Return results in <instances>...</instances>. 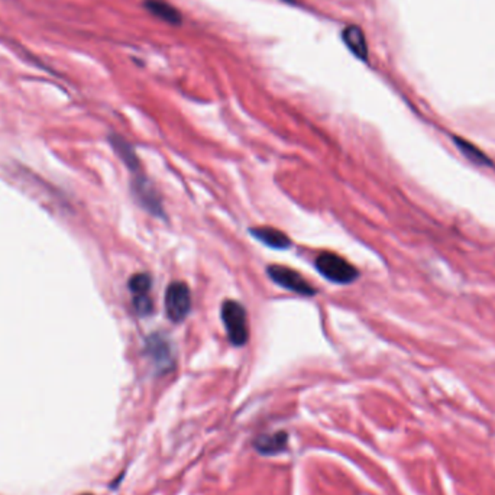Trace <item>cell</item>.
Here are the masks:
<instances>
[{
	"label": "cell",
	"mask_w": 495,
	"mask_h": 495,
	"mask_svg": "<svg viewBox=\"0 0 495 495\" xmlns=\"http://www.w3.org/2000/svg\"><path fill=\"white\" fill-rule=\"evenodd\" d=\"M191 308V296L187 284L183 281H174L165 293V313L174 323L183 322Z\"/></svg>",
	"instance_id": "3957f363"
},
{
	"label": "cell",
	"mask_w": 495,
	"mask_h": 495,
	"mask_svg": "<svg viewBox=\"0 0 495 495\" xmlns=\"http://www.w3.org/2000/svg\"><path fill=\"white\" fill-rule=\"evenodd\" d=\"M133 193H135L136 199L139 200V203L143 204L148 211H151L152 215H155V216L162 215V206H161V201L157 196V191L148 183L145 177H143V175L136 177L135 182H133Z\"/></svg>",
	"instance_id": "5b68a950"
},
{
	"label": "cell",
	"mask_w": 495,
	"mask_h": 495,
	"mask_svg": "<svg viewBox=\"0 0 495 495\" xmlns=\"http://www.w3.org/2000/svg\"><path fill=\"white\" fill-rule=\"evenodd\" d=\"M147 353L155 367L161 369H168L172 365V349L167 338L161 335H152L147 342Z\"/></svg>",
	"instance_id": "8992f818"
},
{
	"label": "cell",
	"mask_w": 495,
	"mask_h": 495,
	"mask_svg": "<svg viewBox=\"0 0 495 495\" xmlns=\"http://www.w3.org/2000/svg\"><path fill=\"white\" fill-rule=\"evenodd\" d=\"M455 144H456V147H457L459 150H461V152H462L468 160H471L472 162H475V164H478V165H489V164H491V161L488 160V157H486L484 152H481V151H479L477 147H474L472 144L467 143V140L459 139V138H455Z\"/></svg>",
	"instance_id": "7c38bea8"
},
{
	"label": "cell",
	"mask_w": 495,
	"mask_h": 495,
	"mask_svg": "<svg viewBox=\"0 0 495 495\" xmlns=\"http://www.w3.org/2000/svg\"><path fill=\"white\" fill-rule=\"evenodd\" d=\"M268 275L274 282H277L278 286L282 289H286L289 291L297 293L300 296H307L313 297L316 294V289L311 287L306 278H303L297 271L282 267V265H271L268 267Z\"/></svg>",
	"instance_id": "277c9868"
},
{
	"label": "cell",
	"mask_w": 495,
	"mask_h": 495,
	"mask_svg": "<svg viewBox=\"0 0 495 495\" xmlns=\"http://www.w3.org/2000/svg\"><path fill=\"white\" fill-rule=\"evenodd\" d=\"M289 442V436L284 432H278L272 435H265L257 439L255 447L260 453L264 455H275L286 449Z\"/></svg>",
	"instance_id": "30bf717a"
},
{
	"label": "cell",
	"mask_w": 495,
	"mask_h": 495,
	"mask_svg": "<svg viewBox=\"0 0 495 495\" xmlns=\"http://www.w3.org/2000/svg\"><path fill=\"white\" fill-rule=\"evenodd\" d=\"M151 284L152 279L148 274L140 272V274H135L130 279H129V289L133 294V297H144L148 296L150 290H151Z\"/></svg>",
	"instance_id": "4fadbf2b"
},
{
	"label": "cell",
	"mask_w": 495,
	"mask_h": 495,
	"mask_svg": "<svg viewBox=\"0 0 495 495\" xmlns=\"http://www.w3.org/2000/svg\"><path fill=\"white\" fill-rule=\"evenodd\" d=\"M251 233L264 245L271 246L274 250H286L291 243L286 233L274 228H255L251 229Z\"/></svg>",
	"instance_id": "9c48e42d"
},
{
	"label": "cell",
	"mask_w": 495,
	"mask_h": 495,
	"mask_svg": "<svg viewBox=\"0 0 495 495\" xmlns=\"http://www.w3.org/2000/svg\"><path fill=\"white\" fill-rule=\"evenodd\" d=\"M112 145L115 148V151L119 154V157L123 160V162L132 169V171H138L139 169V161L136 158L135 151L132 150V147L125 143V140L119 136H112Z\"/></svg>",
	"instance_id": "8fae6325"
},
{
	"label": "cell",
	"mask_w": 495,
	"mask_h": 495,
	"mask_svg": "<svg viewBox=\"0 0 495 495\" xmlns=\"http://www.w3.org/2000/svg\"><path fill=\"white\" fill-rule=\"evenodd\" d=\"M222 321L225 323L228 338L235 346H243L250 339L246 311L238 301L228 300L222 306Z\"/></svg>",
	"instance_id": "7a4b0ae2"
},
{
	"label": "cell",
	"mask_w": 495,
	"mask_h": 495,
	"mask_svg": "<svg viewBox=\"0 0 495 495\" xmlns=\"http://www.w3.org/2000/svg\"><path fill=\"white\" fill-rule=\"evenodd\" d=\"M145 8L150 13L160 18L161 21L171 23V25H180L182 23V13L179 9H175L172 5H169L165 0H147Z\"/></svg>",
	"instance_id": "ba28073f"
},
{
	"label": "cell",
	"mask_w": 495,
	"mask_h": 495,
	"mask_svg": "<svg viewBox=\"0 0 495 495\" xmlns=\"http://www.w3.org/2000/svg\"><path fill=\"white\" fill-rule=\"evenodd\" d=\"M342 40L352 54H355L361 60L368 57V45L362 29L357 25H349L342 32Z\"/></svg>",
	"instance_id": "52a82bcc"
},
{
	"label": "cell",
	"mask_w": 495,
	"mask_h": 495,
	"mask_svg": "<svg viewBox=\"0 0 495 495\" xmlns=\"http://www.w3.org/2000/svg\"><path fill=\"white\" fill-rule=\"evenodd\" d=\"M316 268L325 278L336 282V284H349L360 277L355 267L333 252H323L317 257Z\"/></svg>",
	"instance_id": "6da1fadb"
}]
</instances>
